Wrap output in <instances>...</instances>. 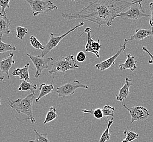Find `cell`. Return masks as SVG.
I'll list each match as a JSON object with an SVG mask.
<instances>
[{"label":"cell","instance_id":"6da1fadb","mask_svg":"<svg viewBox=\"0 0 153 142\" xmlns=\"http://www.w3.org/2000/svg\"><path fill=\"white\" fill-rule=\"evenodd\" d=\"M131 2L123 0H96L89 3L80 11L62 13L63 18L69 20H84L98 25L110 27L118 14L131 6Z\"/></svg>","mask_w":153,"mask_h":142},{"label":"cell","instance_id":"7a4b0ae2","mask_svg":"<svg viewBox=\"0 0 153 142\" xmlns=\"http://www.w3.org/2000/svg\"><path fill=\"white\" fill-rule=\"evenodd\" d=\"M34 99V93H31L24 99H18L12 100L8 98L9 105L19 114H24L27 117L26 120H31L32 123H36L33 112V102Z\"/></svg>","mask_w":153,"mask_h":142},{"label":"cell","instance_id":"3957f363","mask_svg":"<svg viewBox=\"0 0 153 142\" xmlns=\"http://www.w3.org/2000/svg\"><path fill=\"white\" fill-rule=\"evenodd\" d=\"M51 65L52 68L49 71L50 74H56L58 72H65L68 70L79 68V66L77 64L73 55L62 57Z\"/></svg>","mask_w":153,"mask_h":142},{"label":"cell","instance_id":"277c9868","mask_svg":"<svg viewBox=\"0 0 153 142\" xmlns=\"http://www.w3.org/2000/svg\"><path fill=\"white\" fill-rule=\"evenodd\" d=\"M142 0H133L128 10L120 13L117 16L116 18L124 17L135 20L144 17H149L150 16L144 12L142 6Z\"/></svg>","mask_w":153,"mask_h":142},{"label":"cell","instance_id":"5b68a950","mask_svg":"<svg viewBox=\"0 0 153 142\" xmlns=\"http://www.w3.org/2000/svg\"><path fill=\"white\" fill-rule=\"evenodd\" d=\"M31 6L34 16L44 14L51 10H58V8L50 1L43 0H25Z\"/></svg>","mask_w":153,"mask_h":142},{"label":"cell","instance_id":"8992f818","mask_svg":"<svg viewBox=\"0 0 153 142\" xmlns=\"http://www.w3.org/2000/svg\"><path fill=\"white\" fill-rule=\"evenodd\" d=\"M84 25H85V24H84L83 22H80L79 24L76 25L74 28H72L70 30H69L68 32H67L65 34H63V35H61L60 36H55V34H53V33H50L49 41L48 42V43H47L46 45L45 46V49L42 51L40 56L42 58H44L45 55H46L48 53H50L51 50H52V49H53L56 47H57L58 44L59 43L61 42V40L65 37H66L68 34H69L73 31L75 30L77 28L83 26Z\"/></svg>","mask_w":153,"mask_h":142},{"label":"cell","instance_id":"52a82bcc","mask_svg":"<svg viewBox=\"0 0 153 142\" xmlns=\"http://www.w3.org/2000/svg\"><path fill=\"white\" fill-rule=\"evenodd\" d=\"M80 88L88 89V87L81 83L79 80H75L57 87L56 93L58 94V97L64 98L67 96H73L75 91Z\"/></svg>","mask_w":153,"mask_h":142},{"label":"cell","instance_id":"ba28073f","mask_svg":"<svg viewBox=\"0 0 153 142\" xmlns=\"http://www.w3.org/2000/svg\"><path fill=\"white\" fill-rule=\"evenodd\" d=\"M122 105L129 111L131 115V124H133L136 121L146 120L150 116L148 109L143 106H136L132 108H128L124 103H122Z\"/></svg>","mask_w":153,"mask_h":142},{"label":"cell","instance_id":"9c48e42d","mask_svg":"<svg viewBox=\"0 0 153 142\" xmlns=\"http://www.w3.org/2000/svg\"><path fill=\"white\" fill-rule=\"evenodd\" d=\"M27 56L30 58L35 67L36 68V73L34 75V77L36 78L40 77L43 70L48 68L49 63L53 60L51 57L44 58L40 55H32L30 54H27Z\"/></svg>","mask_w":153,"mask_h":142},{"label":"cell","instance_id":"30bf717a","mask_svg":"<svg viewBox=\"0 0 153 142\" xmlns=\"http://www.w3.org/2000/svg\"><path fill=\"white\" fill-rule=\"evenodd\" d=\"M84 33H86L87 34L88 38L87 43L86 44L85 52L93 53L94 54H95L96 57L98 59H100V57L99 52L101 47V44L100 43V40L98 39L97 41H95L93 40L92 37V30L89 27H87L85 29L83 33L80 35V37L82 36V35Z\"/></svg>","mask_w":153,"mask_h":142},{"label":"cell","instance_id":"8fae6325","mask_svg":"<svg viewBox=\"0 0 153 142\" xmlns=\"http://www.w3.org/2000/svg\"><path fill=\"white\" fill-rule=\"evenodd\" d=\"M126 43H127L124 42V43L122 44L120 46L119 49L117 51V52L115 55H114L112 57L105 60L102 62L96 64L95 66V67L99 70H100L101 71H105L107 69L110 68L111 66H112L113 65L115 64V61L120 56V55L121 54V53L124 52V50H126Z\"/></svg>","mask_w":153,"mask_h":142},{"label":"cell","instance_id":"7c38bea8","mask_svg":"<svg viewBox=\"0 0 153 142\" xmlns=\"http://www.w3.org/2000/svg\"><path fill=\"white\" fill-rule=\"evenodd\" d=\"M148 36H153V26L152 27L150 30L138 28L135 31V34L133 35H131L129 38L124 40V42L127 43L129 41L134 40L137 41L143 40Z\"/></svg>","mask_w":153,"mask_h":142},{"label":"cell","instance_id":"4fadbf2b","mask_svg":"<svg viewBox=\"0 0 153 142\" xmlns=\"http://www.w3.org/2000/svg\"><path fill=\"white\" fill-rule=\"evenodd\" d=\"M14 54L9 53V55L3 60H0V71L2 73H4L7 75L8 79H9V71L12 67V65L16 63V61L13 59Z\"/></svg>","mask_w":153,"mask_h":142},{"label":"cell","instance_id":"5bb4252c","mask_svg":"<svg viewBox=\"0 0 153 142\" xmlns=\"http://www.w3.org/2000/svg\"><path fill=\"white\" fill-rule=\"evenodd\" d=\"M132 85V80L128 77L126 78L125 84L120 90V92L118 94L116 95L117 101L122 102L124 99H127L130 93V87H131Z\"/></svg>","mask_w":153,"mask_h":142},{"label":"cell","instance_id":"9a60e30c","mask_svg":"<svg viewBox=\"0 0 153 142\" xmlns=\"http://www.w3.org/2000/svg\"><path fill=\"white\" fill-rule=\"evenodd\" d=\"M127 59L124 64H121L119 65L120 70H130L132 72L134 71L137 69V61L135 60L134 56L131 55L130 54H126Z\"/></svg>","mask_w":153,"mask_h":142},{"label":"cell","instance_id":"2e32d148","mask_svg":"<svg viewBox=\"0 0 153 142\" xmlns=\"http://www.w3.org/2000/svg\"><path fill=\"white\" fill-rule=\"evenodd\" d=\"M30 64L27 62L22 68H17L12 72V74L14 77H18L20 80L28 81L30 80L29 74V67Z\"/></svg>","mask_w":153,"mask_h":142},{"label":"cell","instance_id":"e0dca14e","mask_svg":"<svg viewBox=\"0 0 153 142\" xmlns=\"http://www.w3.org/2000/svg\"><path fill=\"white\" fill-rule=\"evenodd\" d=\"M10 22L6 16H0V37L2 38L4 34H10Z\"/></svg>","mask_w":153,"mask_h":142},{"label":"cell","instance_id":"ac0fdd59","mask_svg":"<svg viewBox=\"0 0 153 142\" xmlns=\"http://www.w3.org/2000/svg\"><path fill=\"white\" fill-rule=\"evenodd\" d=\"M53 89L54 85H53L52 84L48 85L45 83L42 84L39 87L40 93L37 99H36V101L37 102H39L43 97L51 93Z\"/></svg>","mask_w":153,"mask_h":142},{"label":"cell","instance_id":"d6986e66","mask_svg":"<svg viewBox=\"0 0 153 142\" xmlns=\"http://www.w3.org/2000/svg\"><path fill=\"white\" fill-rule=\"evenodd\" d=\"M37 89H38V87L36 84H34L32 83H30L27 81L23 80L22 83L20 84V87H19L18 91H30L31 93H34Z\"/></svg>","mask_w":153,"mask_h":142},{"label":"cell","instance_id":"ffe728a7","mask_svg":"<svg viewBox=\"0 0 153 142\" xmlns=\"http://www.w3.org/2000/svg\"><path fill=\"white\" fill-rule=\"evenodd\" d=\"M57 117L58 114L56 112V109L55 107H51L49 108V111L46 113L45 119L43 124L44 125H46V124L54 120Z\"/></svg>","mask_w":153,"mask_h":142},{"label":"cell","instance_id":"44dd1931","mask_svg":"<svg viewBox=\"0 0 153 142\" xmlns=\"http://www.w3.org/2000/svg\"><path fill=\"white\" fill-rule=\"evenodd\" d=\"M107 119H108V125H107V129L105 130L104 132L102 134L101 137L99 141V142H106L110 139L111 133H110V129L111 125L113 124L114 119L113 118L111 120H110L108 118H107Z\"/></svg>","mask_w":153,"mask_h":142},{"label":"cell","instance_id":"7402d4cb","mask_svg":"<svg viewBox=\"0 0 153 142\" xmlns=\"http://www.w3.org/2000/svg\"><path fill=\"white\" fill-rule=\"evenodd\" d=\"M123 133L126 136V138L123 139L122 142H131L137 139L139 137V135L133 131H129L128 127H126V130L124 131Z\"/></svg>","mask_w":153,"mask_h":142},{"label":"cell","instance_id":"603a6c76","mask_svg":"<svg viewBox=\"0 0 153 142\" xmlns=\"http://www.w3.org/2000/svg\"><path fill=\"white\" fill-rule=\"evenodd\" d=\"M81 111L84 113H88V114H92L94 116V117L97 119H101L104 117L103 111L101 108H96L94 110L93 109H91V110L83 109Z\"/></svg>","mask_w":153,"mask_h":142},{"label":"cell","instance_id":"cb8c5ba5","mask_svg":"<svg viewBox=\"0 0 153 142\" xmlns=\"http://www.w3.org/2000/svg\"><path fill=\"white\" fill-rule=\"evenodd\" d=\"M2 38L0 37V54L6 53L9 51L13 50L16 51V46L10 44L5 43L2 41Z\"/></svg>","mask_w":153,"mask_h":142},{"label":"cell","instance_id":"d4e9b609","mask_svg":"<svg viewBox=\"0 0 153 142\" xmlns=\"http://www.w3.org/2000/svg\"><path fill=\"white\" fill-rule=\"evenodd\" d=\"M34 131L36 133L35 140L30 141L29 142H51L48 138L47 133L40 134L36 129H34Z\"/></svg>","mask_w":153,"mask_h":142},{"label":"cell","instance_id":"484cf974","mask_svg":"<svg viewBox=\"0 0 153 142\" xmlns=\"http://www.w3.org/2000/svg\"><path fill=\"white\" fill-rule=\"evenodd\" d=\"M30 40L31 46L35 49L40 50L43 51L45 49V46H44L35 36H31L30 38Z\"/></svg>","mask_w":153,"mask_h":142},{"label":"cell","instance_id":"4316f807","mask_svg":"<svg viewBox=\"0 0 153 142\" xmlns=\"http://www.w3.org/2000/svg\"><path fill=\"white\" fill-rule=\"evenodd\" d=\"M10 0H0V6L1 7V10L0 12V16H6V10L9 8V3Z\"/></svg>","mask_w":153,"mask_h":142},{"label":"cell","instance_id":"83f0119b","mask_svg":"<svg viewBox=\"0 0 153 142\" xmlns=\"http://www.w3.org/2000/svg\"><path fill=\"white\" fill-rule=\"evenodd\" d=\"M103 111L104 117H113L115 108L111 105H105L104 108L102 109Z\"/></svg>","mask_w":153,"mask_h":142},{"label":"cell","instance_id":"f1b7e54d","mask_svg":"<svg viewBox=\"0 0 153 142\" xmlns=\"http://www.w3.org/2000/svg\"><path fill=\"white\" fill-rule=\"evenodd\" d=\"M28 29L24 27L18 26L16 28V37L20 40L24 39L25 35L27 34Z\"/></svg>","mask_w":153,"mask_h":142},{"label":"cell","instance_id":"f546056e","mask_svg":"<svg viewBox=\"0 0 153 142\" xmlns=\"http://www.w3.org/2000/svg\"><path fill=\"white\" fill-rule=\"evenodd\" d=\"M77 61L79 62H85L86 60V55L85 53L84 52H80L77 54Z\"/></svg>","mask_w":153,"mask_h":142},{"label":"cell","instance_id":"4dcf8cb0","mask_svg":"<svg viewBox=\"0 0 153 142\" xmlns=\"http://www.w3.org/2000/svg\"><path fill=\"white\" fill-rule=\"evenodd\" d=\"M150 7V12H151V16H150V19L149 20V24L151 27L153 26V2H150L149 4Z\"/></svg>","mask_w":153,"mask_h":142},{"label":"cell","instance_id":"1f68e13d","mask_svg":"<svg viewBox=\"0 0 153 142\" xmlns=\"http://www.w3.org/2000/svg\"><path fill=\"white\" fill-rule=\"evenodd\" d=\"M142 50L144 51V52H146V53L148 54L149 56H150V59L149 60V64H152L153 65V55L150 53V52L148 50L147 48L146 47V46H143V48H142Z\"/></svg>","mask_w":153,"mask_h":142},{"label":"cell","instance_id":"d6a6232c","mask_svg":"<svg viewBox=\"0 0 153 142\" xmlns=\"http://www.w3.org/2000/svg\"><path fill=\"white\" fill-rule=\"evenodd\" d=\"M4 76H1V77H0V81H2V80H4Z\"/></svg>","mask_w":153,"mask_h":142},{"label":"cell","instance_id":"836d02e7","mask_svg":"<svg viewBox=\"0 0 153 142\" xmlns=\"http://www.w3.org/2000/svg\"><path fill=\"white\" fill-rule=\"evenodd\" d=\"M1 102H2V101H1V99L0 98V105H1Z\"/></svg>","mask_w":153,"mask_h":142},{"label":"cell","instance_id":"e575fe53","mask_svg":"<svg viewBox=\"0 0 153 142\" xmlns=\"http://www.w3.org/2000/svg\"><path fill=\"white\" fill-rule=\"evenodd\" d=\"M71 1H74V2H75V1H77V0H71Z\"/></svg>","mask_w":153,"mask_h":142}]
</instances>
